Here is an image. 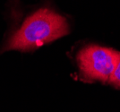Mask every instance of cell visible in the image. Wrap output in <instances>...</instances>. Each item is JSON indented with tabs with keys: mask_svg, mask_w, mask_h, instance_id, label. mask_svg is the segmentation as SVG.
<instances>
[{
	"mask_svg": "<svg viewBox=\"0 0 120 112\" xmlns=\"http://www.w3.org/2000/svg\"><path fill=\"white\" fill-rule=\"evenodd\" d=\"M118 52L111 48L90 44L76 54V65L82 80L109 83L117 61Z\"/></svg>",
	"mask_w": 120,
	"mask_h": 112,
	"instance_id": "2",
	"label": "cell"
},
{
	"mask_svg": "<svg viewBox=\"0 0 120 112\" xmlns=\"http://www.w3.org/2000/svg\"><path fill=\"white\" fill-rule=\"evenodd\" d=\"M69 31L70 25L65 17L49 8H41L26 17L20 25L13 26L0 44V55L9 50H34Z\"/></svg>",
	"mask_w": 120,
	"mask_h": 112,
	"instance_id": "1",
	"label": "cell"
},
{
	"mask_svg": "<svg viewBox=\"0 0 120 112\" xmlns=\"http://www.w3.org/2000/svg\"><path fill=\"white\" fill-rule=\"evenodd\" d=\"M109 84L114 86L115 88L120 89V52H118V56H117V61L116 65V68L114 70V73L110 78Z\"/></svg>",
	"mask_w": 120,
	"mask_h": 112,
	"instance_id": "3",
	"label": "cell"
}]
</instances>
